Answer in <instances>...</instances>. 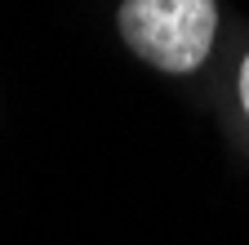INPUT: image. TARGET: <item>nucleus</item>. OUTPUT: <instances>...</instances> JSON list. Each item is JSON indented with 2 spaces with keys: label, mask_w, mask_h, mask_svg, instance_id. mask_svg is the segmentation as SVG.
<instances>
[{
  "label": "nucleus",
  "mask_w": 249,
  "mask_h": 245,
  "mask_svg": "<svg viewBox=\"0 0 249 245\" xmlns=\"http://www.w3.org/2000/svg\"><path fill=\"white\" fill-rule=\"evenodd\" d=\"M116 27L142 63L169 76L196 72L218 36L213 0H124Z\"/></svg>",
  "instance_id": "obj_1"
},
{
  "label": "nucleus",
  "mask_w": 249,
  "mask_h": 245,
  "mask_svg": "<svg viewBox=\"0 0 249 245\" xmlns=\"http://www.w3.org/2000/svg\"><path fill=\"white\" fill-rule=\"evenodd\" d=\"M240 107L249 116V54H245V63H240Z\"/></svg>",
  "instance_id": "obj_2"
}]
</instances>
